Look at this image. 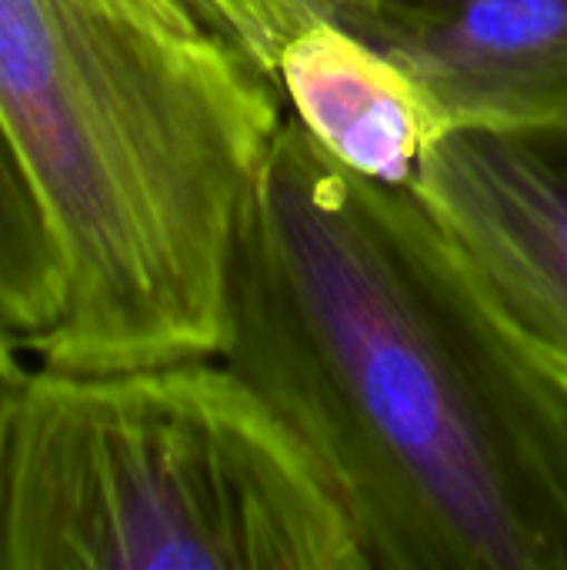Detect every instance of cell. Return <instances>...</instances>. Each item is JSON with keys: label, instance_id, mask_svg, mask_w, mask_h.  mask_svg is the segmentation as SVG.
Masks as SVG:
<instances>
[{"label": "cell", "instance_id": "6", "mask_svg": "<svg viewBox=\"0 0 567 570\" xmlns=\"http://www.w3.org/2000/svg\"><path fill=\"white\" fill-rule=\"evenodd\" d=\"M277 87L297 124L368 180L414 187L424 154L451 130L404 63L328 13L281 47Z\"/></svg>", "mask_w": 567, "mask_h": 570}, {"label": "cell", "instance_id": "3", "mask_svg": "<svg viewBox=\"0 0 567 570\" xmlns=\"http://www.w3.org/2000/svg\"><path fill=\"white\" fill-rule=\"evenodd\" d=\"M0 570H371L287 421L221 357L30 371L0 451Z\"/></svg>", "mask_w": 567, "mask_h": 570}, {"label": "cell", "instance_id": "7", "mask_svg": "<svg viewBox=\"0 0 567 570\" xmlns=\"http://www.w3.org/2000/svg\"><path fill=\"white\" fill-rule=\"evenodd\" d=\"M60 294L57 240L0 124V317L30 344L57 317Z\"/></svg>", "mask_w": 567, "mask_h": 570}, {"label": "cell", "instance_id": "1", "mask_svg": "<svg viewBox=\"0 0 567 570\" xmlns=\"http://www.w3.org/2000/svg\"><path fill=\"white\" fill-rule=\"evenodd\" d=\"M217 357L314 454L371 570H567V391L424 197L297 117L247 190Z\"/></svg>", "mask_w": 567, "mask_h": 570}, {"label": "cell", "instance_id": "5", "mask_svg": "<svg viewBox=\"0 0 567 570\" xmlns=\"http://www.w3.org/2000/svg\"><path fill=\"white\" fill-rule=\"evenodd\" d=\"M398 63L451 130L567 134V0H317Z\"/></svg>", "mask_w": 567, "mask_h": 570}, {"label": "cell", "instance_id": "2", "mask_svg": "<svg viewBox=\"0 0 567 570\" xmlns=\"http://www.w3.org/2000/svg\"><path fill=\"white\" fill-rule=\"evenodd\" d=\"M0 124L63 264L60 311L27 344L43 367L217 357L277 80L127 0H0Z\"/></svg>", "mask_w": 567, "mask_h": 570}, {"label": "cell", "instance_id": "10", "mask_svg": "<svg viewBox=\"0 0 567 570\" xmlns=\"http://www.w3.org/2000/svg\"><path fill=\"white\" fill-rule=\"evenodd\" d=\"M127 3L150 13V17H157V20H164V23H174V27H184V30H207L197 20V13L187 7V0H127Z\"/></svg>", "mask_w": 567, "mask_h": 570}, {"label": "cell", "instance_id": "9", "mask_svg": "<svg viewBox=\"0 0 567 570\" xmlns=\"http://www.w3.org/2000/svg\"><path fill=\"white\" fill-rule=\"evenodd\" d=\"M13 341H17L13 327L0 317V451H3V434H7L10 414L17 407V397H20V391H23V384L30 377V371L17 357Z\"/></svg>", "mask_w": 567, "mask_h": 570}, {"label": "cell", "instance_id": "8", "mask_svg": "<svg viewBox=\"0 0 567 570\" xmlns=\"http://www.w3.org/2000/svg\"><path fill=\"white\" fill-rule=\"evenodd\" d=\"M187 7L214 37L237 47L274 80L281 47L321 13L317 0H187Z\"/></svg>", "mask_w": 567, "mask_h": 570}, {"label": "cell", "instance_id": "4", "mask_svg": "<svg viewBox=\"0 0 567 570\" xmlns=\"http://www.w3.org/2000/svg\"><path fill=\"white\" fill-rule=\"evenodd\" d=\"M414 190L511 334L567 391V134L448 130Z\"/></svg>", "mask_w": 567, "mask_h": 570}]
</instances>
